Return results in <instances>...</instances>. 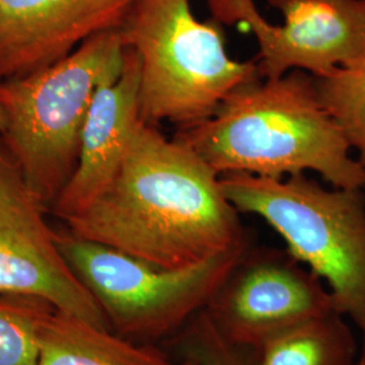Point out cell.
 <instances>
[{
    "label": "cell",
    "mask_w": 365,
    "mask_h": 365,
    "mask_svg": "<svg viewBox=\"0 0 365 365\" xmlns=\"http://www.w3.org/2000/svg\"><path fill=\"white\" fill-rule=\"evenodd\" d=\"M43 209L13 161L0 152V297L41 300L108 329L99 303L58 248Z\"/></svg>",
    "instance_id": "obj_8"
},
{
    "label": "cell",
    "mask_w": 365,
    "mask_h": 365,
    "mask_svg": "<svg viewBox=\"0 0 365 365\" xmlns=\"http://www.w3.org/2000/svg\"><path fill=\"white\" fill-rule=\"evenodd\" d=\"M37 365H191L175 364L161 353L137 346L108 329L51 310L41 329Z\"/></svg>",
    "instance_id": "obj_12"
},
{
    "label": "cell",
    "mask_w": 365,
    "mask_h": 365,
    "mask_svg": "<svg viewBox=\"0 0 365 365\" xmlns=\"http://www.w3.org/2000/svg\"><path fill=\"white\" fill-rule=\"evenodd\" d=\"M284 22L271 25L255 0H209L214 21L247 25L259 43L262 80L303 71L324 78L365 57V0H268Z\"/></svg>",
    "instance_id": "obj_7"
},
{
    "label": "cell",
    "mask_w": 365,
    "mask_h": 365,
    "mask_svg": "<svg viewBox=\"0 0 365 365\" xmlns=\"http://www.w3.org/2000/svg\"><path fill=\"white\" fill-rule=\"evenodd\" d=\"M188 363H190V361H188ZM191 365H194V364H192V363H191Z\"/></svg>",
    "instance_id": "obj_19"
},
{
    "label": "cell",
    "mask_w": 365,
    "mask_h": 365,
    "mask_svg": "<svg viewBox=\"0 0 365 365\" xmlns=\"http://www.w3.org/2000/svg\"><path fill=\"white\" fill-rule=\"evenodd\" d=\"M255 365H353L361 348L337 312L309 319L265 341Z\"/></svg>",
    "instance_id": "obj_13"
},
{
    "label": "cell",
    "mask_w": 365,
    "mask_h": 365,
    "mask_svg": "<svg viewBox=\"0 0 365 365\" xmlns=\"http://www.w3.org/2000/svg\"><path fill=\"white\" fill-rule=\"evenodd\" d=\"M140 117V61L125 48L120 76L102 84L92 98L81 130L78 167L52 205L66 221L86 209L114 179Z\"/></svg>",
    "instance_id": "obj_11"
},
{
    "label": "cell",
    "mask_w": 365,
    "mask_h": 365,
    "mask_svg": "<svg viewBox=\"0 0 365 365\" xmlns=\"http://www.w3.org/2000/svg\"><path fill=\"white\" fill-rule=\"evenodd\" d=\"M3 129V114H1V110H0V131Z\"/></svg>",
    "instance_id": "obj_18"
},
{
    "label": "cell",
    "mask_w": 365,
    "mask_h": 365,
    "mask_svg": "<svg viewBox=\"0 0 365 365\" xmlns=\"http://www.w3.org/2000/svg\"><path fill=\"white\" fill-rule=\"evenodd\" d=\"M203 312L227 342L259 349L282 331L336 310L324 282L299 261L247 249Z\"/></svg>",
    "instance_id": "obj_9"
},
{
    "label": "cell",
    "mask_w": 365,
    "mask_h": 365,
    "mask_svg": "<svg viewBox=\"0 0 365 365\" xmlns=\"http://www.w3.org/2000/svg\"><path fill=\"white\" fill-rule=\"evenodd\" d=\"M118 31L138 57L140 117L149 125H196L260 78L257 61L230 57L220 24L199 21L190 0H138Z\"/></svg>",
    "instance_id": "obj_5"
},
{
    "label": "cell",
    "mask_w": 365,
    "mask_h": 365,
    "mask_svg": "<svg viewBox=\"0 0 365 365\" xmlns=\"http://www.w3.org/2000/svg\"><path fill=\"white\" fill-rule=\"evenodd\" d=\"M353 365H365V351H360V354Z\"/></svg>",
    "instance_id": "obj_17"
},
{
    "label": "cell",
    "mask_w": 365,
    "mask_h": 365,
    "mask_svg": "<svg viewBox=\"0 0 365 365\" xmlns=\"http://www.w3.org/2000/svg\"><path fill=\"white\" fill-rule=\"evenodd\" d=\"M125 63L118 30L96 34L61 61L0 81V131L29 191L52 206L78 167L84 120L96 90Z\"/></svg>",
    "instance_id": "obj_3"
},
{
    "label": "cell",
    "mask_w": 365,
    "mask_h": 365,
    "mask_svg": "<svg viewBox=\"0 0 365 365\" xmlns=\"http://www.w3.org/2000/svg\"><path fill=\"white\" fill-rule=\"evenodd\" d=\"M138 0H0V81L61 61L96 34L118 30Z\"/></svg>",
    "instance_id": "obj_10"
},
{
    "label": "cell",
    "mask_w": 365,
    "mask_h": 365,
    "mask_svg": "<svg viewBox=\"0 0 365 365\" xmlns=\"http://www.w3.org/2000/svg\"><path fill=\"white\" fill-rule=\"evenodd\" d=\"M314 80L322 105L365 170V57Z\"/></svg>",
    "instance_id": "obj_14"
},
{
    "label": "cell",
    "mask_w": 365,
    "mask_h": 365,
    "mask_svg": "<svg viewBox=\"0 0 365 365\" xmlns=\"http://www.w3.org/2000/svg\"><path fill=\"white\" fill-rule=\"evenodd\" d=\"M51 310L41 300L0 297V365H37L41 329Z\"/></svg>",
    "instance_id": "obj_15"
},
{
    "label": "cell",
    "mask_w": 365,
    "mask_h": 365,
    "mask_svg": "<svg viewBox=\"0 0 365 365\" xmlns=\"http://www.w3.org/2000/svg\"><path fill=\"white\" fill-rule=\"evenodd\" d=\"M175 137L220 176L282 179L313 170L331 187L365 190L363 165L303 71L240 87L211 117Z\"/></svg>",
    "instance_id": "obj_2"
},
{
    "label": "cell",
    "mask_w": 365,
    "mask_h": 365,
    "mask_svg": "<svg viewBox=\"0 0 365 365\" xmlns=\"http://www.w3.org/2000/svg\"><path fill=\"white\" fill-rule=\"evenodd\" d=\"M220 182L235 209L262 218L284 240L288 255L327 283L334 310L359 330L365 351L364 190H327L304 173H226Z\"/></svg>",
    "instance_id": "obj_4"
},
{
    "label": "cell",
    "mask_w": 365,
    "mask_h": 365,
    "mask_svg": "<svg viewBox=\"0 0 365 365\" xmlns=\"http://www.w3.org/2000/svg\"><path fill=\"white\" fill-rule=\"evenodd\" d=\"M68 264L88 288L108 327L123 336L161 337L205 310L248 244L182 268H163L117 249L56 233Z\"/></svg>",
    "instance_id": "obj_6"
},
{
    "label": "cell",
    "mask_w": 365,
    "mask_h": 365,
    "mask_svg": "<svg viewBox=\"0 0 365 365\" xmlns=\"http://www.w3.org/2000/svg\"><path fill=\"white\" fill-rule=\"evenodd\" d=\"M178 344L182 359L194 365H252L241 348L222 337L205 312L182 327Z\"/></svg>",
    "instance_id": "obj_16"
},
{
    "label": "cell",
    "mask_w": 365,
    "mask_h": 365,
    "mask_svg": "<svg viewBox=\"0 0 365 365\" xmlns=\"http://www.w3.org/2000/svg\"><path fill=\"white\" fill-rule=\"evenodd\" d=\"M66 223L72 235L163 268L190 267L248 244L220 175L143 119L114 179Z\"/></svg>",
    "instance_id": "obj_1"
}]
</instances>
